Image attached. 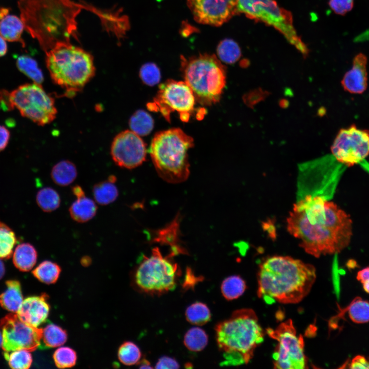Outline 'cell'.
I'll return each mask as SVG.
<instances>
[{
	"mask_svg": "<svg viewBox=\"0 0 369 369\" xmlns=\"http://www.w3.org/2000/svg\"><path fill=\"white\" fill-rule=\"evenodd\" d=\"M352 223L350 215L334 202L311 194L297 201L286 218L288 232L316 258L346 248L353 235Z\"/></svg>",
	"mask_w": 369,
	"mask_h": 369,
	"instance_id": "6da1fadb",
	"label": "cell"
},
{
	"mask_svg": "<svg viewBox=\"0 0 369 369\" xmlns=\"http://www.w3.org/2000/svg\"><path fill=\"white\" fill-rule=\"evenodd\" d=\"M25 29L47 52L77 39L75 18L80 11L71 0H18Z\"/></svg>",
	"mask_w": 369,
	"mask_h": 369,
	"instance_id": "7a4b0ae2",
	"label": "cell"
},
{
	"mask_svg": "<svg viewBox=\"0 0 369 369\" xmlns=\"http://www.w3.org/2000/svg\"><path fill=\"white\" fill-rule=\"evenodd\" d=\"M257 295L268 303L295 304L310 292L316 279L312 264L288 256H273L259 265Z\"/></svg>",
	"mask_w": 369,
	"mask_h": 369,
	"instance_id": "3957f363",
	"label": "cell"
},
{
	"mask_svg": "<svg viewBox=\"0 0 369 369\" xmlns=\"http://www.w3.org/2000/svg\"><path fill=\"white\" fill-rule=\"evenodd\" d=\"M215 330L227 365L248 363L264 337L255 312L249 308L235 311L229 318L218 323Z\"/></svg>",
	"mask_w": 369,
	"mask_h": 369,
	"instance_id": "277c9868",
	"label": "cell"
},
{
	"mask_svg": "<svg viewBox=\"0 0 369 369\" xmlns=\"http://www.w3.org/2000/svg\"><path fill=\"white\" fill-rule=\"evenodd\" d=\"M193 139L179 128L158 132L153 137L150 154L159 176L170 183L186 180L190 173L188 152Z\"/></svg>",
	"mask_w": 369,
	"mask_h": 369,
	"instance_id": "5b68a950",
	"label": "cell"
},
{
	"mask_svg": "<svg viewBox=\"0 0 369 369\" xmlns=\"http://www.w3.org/2000/svg\"><path fill=\"white\" fill-rule=\"evenodd\" d=\"M45 53L51 79L69 94L81 90L95 75L93 57L82 48L62 44Z\"/></svg>",
	"mask_w": 369,
	"mask_h": 369,
	"instance_id": "8992f818",
	"label": "cell"
},
{
	"mask_svg": "<svg viewBox=\"0 0 369 369\" xmlns=\"http://www.w3.org/2000/svg\"><path fill=\"white\" fill-rule=\"evenodd\" d=\"M181 70L196 101L210 106L219 100L226 84V69L216 55L182 57Z\"/></svg>",
	"mask_w": 369,
	"mask_h": 369,
	"instance_id": "52a82bcc",
	"label": "cell"
},
{
	"mask_svg": "<svg viewBox=\"0 0 369 369\" xmlns=\"http://www.w3.org/2000/svg\"><path fill=\"white\" fill-rule=\"evenodd\" d=\"M0 107L7 111L15 108L23 116L40 126L51 122L57 112L54 99L34 83L21 85L10 92L0 90Z\"/></svg>",
	"mask_w": 369,
	"mask_h": 369,
	"instance_id": "ba28073f",
	"label": "cell"
},
{
	"mask_svg": "<svg viewBox=\"0 0 369 369\" xmlns=\"http://www.w3.org/2000/svg\"><path fill=\"white\" fill-rule=\"evenodd\" d=\"M238 13L271 26L281 33L303 55L308 49L293 26L290 12L280 7L274 0H238Z\"/></svg>",
	"mask_w": 369,
	"mask_h": 369,
	"instance_id": "9c48e42d",
	"label": "cell"
},
{
	"mask_svg": "<svg viewBox=\"0 0 369 369\" xmlns=\"http://www.w3.org/2000/svg\"><path fill=\"white\" fill-rule=\"evenodd\" d=\"M177 270L176 263L168 256L163 257L158 248H154L151 255L145 257L137 268L135 284L145 293L160 295L175 288Z\"/></svg>",
	"mask_w": 369,
	"mask_h": 369,
	"instance_id": "30bf717a",
	"label": "cell"
},
{
	"mask_svg": "<svg viewBox=\"0 0 369 369\" xmlns=\"http://www.w3.org/2000/svg\"><path fill=\"white\" fill-rule=\"evenodd\" d=\"M266 333L277 342L273 354L274 368H308L303 336L297 334L292 319L281 323L274 329H267Z\"/></svg>",
	"mask_w": 369,
	"mask_h": 369,
	"instance_id": "8fae6325",
	"label": "cell"
},
{
	"mask_svg": "<svg viewBox=\"0 0 369 369\" xmlns=\"http://www.w3.org/2000/svg\"><path fill=\"white\" fill-rule=\"evenodd\" d=\"M196 100L186 83L172 79L161 84L154 100L148 104L152 111H159L167 121L170 114L177 111L181 120L187 122L194 109Z\"/></svg>",
	"mask_w": 369,
	"mask_h": 369,
	"instance_id": "7c38bea8",
	"label": "cell"
},
{
	"mask_svg": "<svg viewBox=\"0 0 369 369\" xmlns=\"http://www.w3.org/2000/svg\"><path fill=\"white\" fill-rule=\"evenodd\" d=\"M332 155L340 163L352 167L369 155V130L355 124L341 128L331 148Z\"/></svg>",
	"mask_w": 369,
	"mask_h": 369,
	"instance_id": "4fadbf2b",
	"label": "cell"
},
{
	"mask_svg": "<svg viewBox=\"0 0 369 369\" xmlns=\"http://www.w3.org/2000/svg\"><path fill=\"white\" fill-rule=\"evenodd\" d=\"M2 347L4 352L18 350L32 352L41 344L43 329L28 325L17 314L10 313L1 319Z\"/></svg>",
	"mask_w": 369,
	"mask_h": 369,
	"instance_id": "5bb4252c",
	"label": "cell"
},
{
	"mask_svg": "<svg viewBox=\"0 0 369 369\" xmlns=\"http://www.w3.org/2000/svg\"><path fill=\"white\" fill-rule=\"evenodd\" d=\"M147 150L145 143L139 135L131 130L118 133L111 146L113 160L118 166L133 169L143 163Z\"/></svg>",
	"mask_w": 369,
	"mask_h": 369,
	"instance_id": "9a60e30c",
	"label": "cell"
},
{
	"mask_svg": "<svg viewBox=\"0 0 369 369\" xmlns=\"http://www.w3.org/2000/svg\"><path fill=\"white\" fill-rule=\"evenodd\" d=\"M194 19L204 25L219 26L238 14V0H186Z\"/></svg>",
	"mask_w": 369,
	"mask_h": 369,
	"instance_id": "2e32d148",
	"label": "cell"
},
{
	"mask_svg": "<svg viewBox=\"0 0 369 369\" xmlns=\"http://www.w3.org/2000/svg\"><path fill=\"white\" fill-rule=\"evenodd\" d=\"M367 58L362 53L353 59L351 68L343 76L341 85L344 91L354 94H362L368 86Z\"/></svg>",
	"mask_w": 369,
	"mask_h": 369,
	"instance_id": "e0dca14e",
	"label": "cell"
},
{
	"mask_svg": "<svg viewBox=\"0 0 369 369\" xmlns=\"http://www.w3.org/2000/svg\"><path fill=\"white\" fill-rule=\"evenodd\" d=\"M47 299L45 294L25 298L17 312L19 319L34 327L40 325L46 320L50 311Z\"/></svg>",
	"mask_w": 369,
	"mask_h": 369,
	"instance_id": "ac0fdd59",
	"label": "cell"
},
{
	"mask_svg": "<svg viewBox=\"0 0 369 369\" xmlns=\"http://www.w3.org/2000/svg\"><path fill=\"white\" fill-rule=\"evenodd\" d=\"M24 29L21 18L10 14L9 11L0 15V35L6 40L18 42L25 47V43L22 37Z\"/></svg>",
	"mask_w": 369,
	"mask_h": 369,
	"instance_id": "d6986e66",
	"label": "cell"
},
{
	"mask_svg": "<svg viewBox=\"0 0 369 369\" xmlns=\"http://www.w3.org/2000/svg\"><path fill=\"white\" fill-rule=\"evenodd\" d=\"M6 284V290L0 295V305L7 311L16 313L24 300L20 283L18 280H9Z\"/></svg>",
	"mask_w": 369,
	"mask_h": 369,
	"instance_id": "ffe728a7",
	"label": "cell"
},
{
	"mask_svg": "<svg viewBox=\"0 0 369 369\" xmlns=\"http://www.w3.org/2000/svg\"><path fill=\"white\" fill-rule=\"evenodd\" d=\"M97 206L91 199L86 196L77 198L69 208V214L73 220L80 223L86 222L95 215Z\"/></svg>",
	"mask_w": 369,
	"mask_h": 369,
	"instance_id": "44dd1931",
	"label": "cell"
},
{
	"mask_svg": "<svg viewBox=\"0 0 369 369\" xmlns=\"http://www.w3.org/2000/svg\"><path fill=\"white\" fill-rule=\"evenodd\" d=\"M345 313L348 314L350 319L354 323L368 322H369V302L360 297H356L346 307L340 309L338 315L334 318H341Z\"/></svg>",
	"mask_w": 369,
	"mask_h": 369,
	"instance_id": "7402d4cb",
	"label": "cell"
},
{
	"mask_svg": "<svg viewBox=\"0 0 369 369\" xmlns=\"http://www.w3.org/2000/svg\"><path fill=\"white\" fill-rule=\"evenodd\" d=\"M37 252L29 243H23L17 246L13 256L14 265L21 271L27 272L32 269L36 262Z\"/></svg>",
	"mask_w": 369,
	"mask_h": 369,
	"instance_id": "603a6c76",
	"label": "cell"
},
{
	"mask_svg": "<svg viewBox=\"0 0 369 369\" xmlns=\"http://www.w3.org/2000/svg\"><path fill=\"white\" fill-rule=\"evenodd\" d=\"M77 171L75 165L69 160H62L54 166L51 177L53 182L60 186H67L76 179Z\"/></svg>",
	"mask_w": 369,
	"mask_h": 369,
	"instance_id": "cb8c5ba5",
	"label": "cell"
},
{
	"mask_svg": "<svg viewBox=\"0 0 369 369\" xmlns=\"http://www.w3.org/2000/svg\"><path fill=\"white\" fill-rule=\"evenodd\" d=\"M93 194L96 202L100 205H108L114 202L118 196V191L114 182L109 180L95 184Z\"/></svg>",
	"mask_w": 369,
	"mask_h": 369,
	"instance_id": "d4e9b609",
	"label": "cell"
},
{
	"mask_svg": "<svg viewBox=\"0 0 369 369\" xmlns=\"http://www.w3.org/2000/svg\"><path fill=\"white\" fill-rule=\"evenodd\" d=\"M246 289L245 281L238 275H232L226 278L221 285V293L228 300L237 299L244 293Z\"/></svg>",
	"mask_w": 369,
	"mask_h": 369,
	"instance_id": "484cf974",
	"label": "cell"
},
{
	"mask_svg": "<svg viewBox=\"0 0 369 369\" xmlns=\"http://www.w3.org/2000/svg\"><path fill=\"white\" fill-rule=\"evenodd\" d=\"M16 63L18 69L34 83L41 85L43 82V72L34 59L27 55H22L17 58Z\"/></svg>",
	"mask_w": 369,
	"mask_h": 369,
	"instance_id": "4316f807",
	"label": "cell"
},
{
	"mask_svg": "<svg viewBox=\"0 0 369 369\" xmlns=\"http://www.w3.org/2000/svg\"><path fill=\"white\" fill-rule=\"evenodd\" d=\"M67 340V334L60 326L53 323L47 324L43 329L41 341L44 347L52 348L64 344Z\"/></svg>",
	"mask_w": 369,
	"mask_h": 369,
	"instance_id": "83f0119b",
	"label": "cell"
},
{
	"mask_svg": "<svg viewBox=\"0 0 369 369\" xmlns=\"http://www.w3.org/2000/svg\"><path fill=\"white\" fill-rule=\"evenodd\" d=\"M129 124L131 131L139 136H146L152 130L154 121L148 112L139 110L131 116Z\"/></svg>",
	"mask_w": 369,
	"mask_h": 369,
	"instance_id": "f1b7e54d",
	"label": "cell"
},
{
	"mask_svg": "<svg viewBox=\"0 0 369 369\" xmlns=\"http://www.w3.org/2000/svg\"><path fill=\"white\" fill-rule=\"evenodd\" d=\"M60 271V268L57 263L45 260L33 270L32 274L40 281L46 284H52L57 281Z\"/></svg>",
	"mask_w": 369,
	"mask_h": 369,
	"instance_id": "f546056e",
	"label": "cell"
},
{
	"mask_svg": "<svg viewBox=\"0 0 369 369\" xmlns=\"http://www.w3.org/2000/svg\"><path fill=\"white\" fill-rule=\"evenodd\" d=\"M36 199L38 206L46 212L55 211L60 204L58 193L50 187L40 189L37 193Z\"/></svg>",
	"mask_w": 369,
	"mask_h": 369,
	"instance_id": "4dcf8cb0",
	"label": "cell"
},
{
	"mask_svg": "<svg viewBox=\"0 0 369 369\" xmlns=\"http://www.w3.org/2000/svg\"><path fill=\"white\" fill-rule=\"evenodd\" d=\"M187 321L193 324L202 325L211 319V312L208 306L201 302H196L187 308L185 312Z\"/></svg>",
	"mask_w": 369,
	"mask_h": 369,
	"instance_id": "1f68e13d",
	"label": "cell"
},
{
	"mask_svg": "<svg viewBox=\"0 0 369 369\" xmlns=\"http://www.w3.org/2000/svg\"><path fill=\"white\" fill-rule=\"evenodd\" d=\"M208 342L207 333L199 327L189 329L185 334L183 340L186 347L193 352L202 351L207 346Z\"/></svg>",
	"mask_w": 369,
	"mask_h": 369,
	"instance_id": "d6a6232c",
	"label": "cell"
},
{
	"mask_svg": "<svg viewBox=\"0 0 369 369\" xmlns=\"http://www.w3.org/2000/svg\"><path fill=\"white\" fill-rule=\"evenodd\" d=\"M217 53L220 61L229 64L235 63L241 56L239 46L231 39H225L220 42L217 47Z\"/></svg>",
	"mask_w": 369,
	"mask_h": 369,
	"instance_id": "836d02e7",
	"label": "cell"
},
{
	"mask_svg": "<svg viewBox=\"0 0 369 369\" xmlns=\"http://www.w3.org/2000/svg\"><path fill=\"white\" fill-rule=\"evenodd\" d=\"M16 243V237L13 231L0 221V258H10Z\"/></svg>",
	"mask_w": 369,
	"mask_h": 369,
	"instance_id": "e575fe53",
	"label": "cell"
},
{
	"mask_svg": "<svg viewBox=\"0 0 369 369\" xmlns=\"http://www.w3.org/2000/svg\"><path fill=\"white\" fill-rule=\"evenodd\" d=\"M4 356L12 368H29L32 362V355L26 350H18L10 352H5Z\"/></svg>",
	"mask_w": 369,
	"mask_h": 369,
	"instance_id": "d590c367",
	"label": "cell"
},
{
	"mask_svg": "<svg viewBox=\"0 0 369 369\" xmlns=\"http://www.w3.org/2000/svg\"><path fill=\"white\" fill-rule=\"evenodd\" d=\"M141 353L138 346L131 341H126L119 347L118 357L126 365H132L139 362Z\"/></svg>",
	"mask_w": 369,
	"mask_h": 369,
	"instance_id": "8d00e7d4",
	"label": "cell"
},
{
	"mask_svg": "<svg viewBox=\"0 0 369 369\" xmlns=\"http://www.w3.org/2000/svg\"><path fill=\"white\" fill-rule=\"evenodd\" d=\"M54 363L58 368L70 367L76 362V352L69 347H60L57 348L53 355Z\"/></svg>",
	"mask_w": 369,
	"mask_h": 369,
	"instance_id": "74e56055",
	"label": "cell"
},
{
	"mask_svg": "<svg viewBox=\"0 0 369 369\" xmlns=\"http://www.w3.org/2000/svg\"><path fill=\"white\" fill-rule=\"evenodd\" d=\"M139 77L146 85L153 86L158 84L160 80V71L155 64L147 63L140 68Z\"/></svg>",
	"mask_w": 369,
	"mask_h": 369,
	"instance_id": "f35d334b",
	"label": "cell"
},
{
	"mask_svg": "<svg viewBox=\"0 0 369 369\" xmlns=\"http://www.w3.org/2000/svg\"><path fill=\"white\" fill-rule=\"evenodd\" d=\"M354 0H330L329 6L336 14L344 15L353 8Z\"/></svg>",
	"mask_w": 369,
	"mask_h": 369,
	"instance_id": "ab89813d",
	"label": "cell"
},
{
	"mask_svg": "<svg viewBox=\"0 0 369 369\" xmlns=\"http://www.w3.org/2000/svg\"><path fill=\"white\" fill-rule=\"evenodd\" d=\"M340 368L369 369V357L357 355L345 361Z\"/></svg>",
	"mask_w": 369,
	"mask_h": 369,
	"instance_id": "60d3db41",
	"label": "cell"
},
{
	"mask_svg": "<svg viewBox=\"0 0 369 369\" xmlns=\"http://www.w3.org/2000/svg\"><path fill=\"white\" fill-rule=\"evenodd\" d=\"M155 367L160 369L178 368H179V364L174 358L168 356H163L159 359Z\"/></svg>",
	"mask_w": 369,
	"mask_h": 369,
	"instance_id": "b9f144b4",
	"label": "cell"
},
{
	"mask_svg": "<svg viewBox=\"0 0 369 369\" xmlns=\"http://www.w3.org/2000/svg\"><path fill=\"white\" fill-rule=\"evenodd\" d=\"M356 278L362 283L364 291L369 294V266L359 271Z\"/></svg>",
	"mask_w": 369,
	"mask_h": 369,
	"instance_id": "7bdbcfd3",
	"label": "cell"
},
{
	"mask_svg": "<svg viewBox=\"0 0 369 369\" xmlns=\"http://www.w3.org/2000/svg\"><path fill=\"white\" fill-rule=\"evenodd\" d=\"M10 133L5 127L0 125V152L4 150L8 144Z\"/></svg>",
	"mask_w": 369,
	"mask_h": 369,
	"instance_id": "ee69618b",
	"label": "cell"
},
{
	"mask_svg": "<svg viewBox=\"0 0 369 369\" xmlns=\"http://www.w3.org/2000/svg\"><path fill=\"white\" fill-rule=\"evenodd\" d=\"M73 194L79 198L85 196V192L82 188L79 186H75L72 189Z\"/></svg>",
	"mask_w": 369,
	"mask_h": 369,
	"instance_id": "f6af8a7d",
	"label": "cell"
},
{
	"mask_svg": "<svg viewBox=\"0 0 369 369\" xmlns=\"http://www.w3.org/2000/svg\"><path fill=\"white\" fill-rule=\"evenodd\" d=\"M7 50L6 40L0 35V57L4 56L7 53Z\"/></svg>",
	"mask_w": 369,
	"mask_h": 369,
	"instance_id": "bcb514c9",
	"label": "cell"
},
{
	"mask_svg": "<svg viewBox=\"0 0 369 369\" xmlns=\"http://www.w3.org/2000/svg\"><path fill=\"white\" fill-rule=\"evenodd\" d=\"M140 366L139 367L140 368H152V366L151 365L149 361L146 359H143L141 360V361L139 363Z\"/></svg>",
	"mask_w": 369,
	"mask_h": 369,
	"instance_id": "7dc6e473",
	"label": "cell"
},
{
	"mask_svg": "<svg viewBox=\"0 0 369 369\" xmlns=\"http://www.w3.org/2000/svg\"><path fill=\"white\" fill-rule=\"evenodd\" d=\"M5 272V266L3 262L0 260V279L2 278L4 275Z\"/></svg>",
	"mask_w": 369,
	"mask_h": 369,
	"instance_id": "c3c4849f",
	"label": "cell"
},
{
	"mask_svg": "<svg viewBox=\"0 0 369 369\" xmlns=\"http://www.w3.org/2000/svg\"><path fill=\"white\" fill-rule=\"evenodd\" d=\"M81 262H82V264L85 263L87 264V263H89L90 262V259L89 258H87V257H85V258H82Z\"/></svg>",
	"mask_w": 369,
	"mask_h": 369,
	"instance_id": "681fc988",
	"label": "cell"
},
{
	"mask_svg": "<svg viewBox=\"0 0 369 369\" xmlns=\"http://www.w3.org/2000/svg\"><path fill=\"white\" fill-rule=\"evenodd\" d=\"M3 341L2 334L0 332V346H2Z\"/></svg>",
	"mask_w": 369,
	"mask_h": 369,
	"instance_id": "f907efd6",
	"label": "cell"
}]
</instances>
